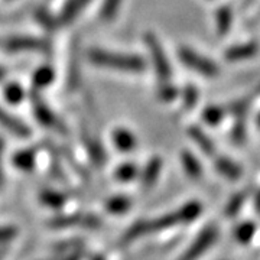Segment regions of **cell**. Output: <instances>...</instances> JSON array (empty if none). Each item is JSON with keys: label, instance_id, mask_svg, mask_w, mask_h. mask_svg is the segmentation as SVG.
Returning <instances> with one entry per match:
<instances>
[{"label": "cell", "instance_id": "obj_1", "mask_svg": "<svg viewBox=\"0 0 260 260\" xmlns=\"http://www.w3.org/2000/svg\"><path fill=\"white\" fill-rule=\"evenodd\" d=\"M87 58L91 64L97 67L109 68L120 73H129V74H140L145 71L146 67L142 56L113 52L106 49H90L87 52Z\"/></svg>", "mask_w": 260, "mask_h": 260}, {"label": "cell", "instance_id": "obj_2", "mask_svg": "<svg viewBox=\"0 0 260 260\" xmlns=\"http://www.w3.org/2000/svg\"><path fill=\"white\" fill-rule=\"evenodd\" d=\"M145 42L148 45L149 55H150V59H152L153 67H155V73L158 74L159 80L162 83H168L171 80L172 70H171V64L168 61L165 51H164L160 42L158 41V38L155 37L153 34H146Z\"/></svg>", "mask_w": 260, "mask_h": 260}, {"label": "cell", "instance_id": "obj_3", "mask_svg": "<svg viewBox=\"0 0 260 260\" xmlns=\"http://www.w3.org/2000/svg\"><path fill=\"white\" fill-rule=\"evenodd\" d=\"M178 55L188 68H191L192 71L198 73V74L205 75V77H215L220 73V70H218L215 62L208 59L207 56L195 52L194 49H191V48L182 47L178 51Z\"/></svg>", "mask_w": 260, "mask_h": 260}, {"label": "cell", "instance_id": "obj_4", "mask_svg": "<svg viewBox=\"0 0 260 260\" xmlns=\"http://www.w3.org/2000/svg\"><path fill=\"white\" fill-rule=\"evenodd\" d=\"M217 234H218L217 225H213V224L207 225L204 230L200 233V236L195 239L194 243L186 249L185 253L182 254V257L179 260L200 259V256L211 247V244L214 243V240L217 239Z\"/></svg>", "mask_w": 260, "mask_h": 260}, {"label": "cell", "instance_id": "obj_5", "mask_svg": "<svg viewBox=\"0 0 260 260\" xmlns=\"http://www.w3.org/2000/svg\"><path fill=\"white\" fill-rule=\"evenodd\" d=\"M32 106H34V113H35V117L37 120L44 124L48 129L58 130V132H65L62 127V123L58 119L55 113L52 112V109L48 106L47 103L44 102L37 93L32 94Z\"/></svg>", "mask_w": 260, "mask_h": 260}, {"label": "cell", "instance_id": "obj_6", "mask_svg": "<svg viewBox=\"0 0 260 260\" xmlns=\"http://www.w3.org/2000/svg\"><path fill=\"white\" fill-rule=\"evenodd\" d=\"M5 48L12 52H26V51H45L47 42L34 37H12L5 41Z\"/></svg>", "mask_w": 260, "mask_h": 260}, {"label": "cell", "instance_id": "obj_7", "mask_svg": "<svg viewBox=\"0 0 260 260\" xmlns=\"http://www.w3.org/2000/svg\"><path fill=\"white\" fill-rule=\"evenodd\" d=\"M91 0H67L64 8L61 10L59 16L56 18L55 25L58 26H67L70 23H73L75 19L81 15V12L85 9V6L90 3Z\"/></svg>", "mask_w": 260, "mask_h": 260}, {"label": "cell", "instance_id": "obj_8", "mask_svg": "<svg viewBox=\"0 0 260 260\" xmlns=\"http://www.w3.org/2000/svg\"><path fill=\"white\" fill-rule=\"evenodd\" d=\"M0 124L5 129L9 130L10 133L19 136V138H28L29 135H30V130H29L28 126L23 121H20L16 117H13L3 107H0Z\"/></svg>", "mask_w": 260, "mask_h": 260}, {"label": "cell", "instance_id": "obj_9", "mask_svg": "<svg viewBox=\"0 0 260 260\" xmlns=\"http://www.w3.org/2000/svg\"><path fill=\"white\" fill-rule=\"evenodd\" d=\"M259 48L257 44L254 42H246L242 45H234L230 49L225 51V59L230 62H237V61H244V59H250L251 56H254L257 54Z\"/></svg>", "mask_w": 260, "mask_h": 260}, {"label": "cell", "instance_id": "obj_10", "mask_svg": "<svg viewBox=\"0 0 260 260\" xmlns=\"http://www.w3.org/2000/svg\"><path fill=\"white\" fill-rule=\"evenodd\" d=\"M51 225L54 227H70V225H87V227H97L100 225V218L94 215H71V217H61L55 218Z\"/></svg>", "mask_w": 260, "mask_h": 260}, {"label": "cell", "instance_id": "obj_11", "mask_svg": "<svg viewBox=\"0 0 260 260\" xmlns=\"http://www.w3.org/2000/svg\"><path fill=\"white\" fill-rule=\"evenodd\" d=\"M160 168H162V160L159 158H153L149 160V164L142 174V188L143 189H150L155 185V182L158 181L159 174H160Z\"/></svg>", "mask_w": 260, "mask_h": 260}, {"label": "cell", "instance_id": "obj_12", "mask_svg": "<svg viewBox=\"0 0 260 260\" xmlns=\"http://www.w3.org/2000/svg\"><path fill=\"white\" fill-rule=\"evenodd\" d=\"M113 142L120 152H130L136 146L135 135L127 129H116L113 132Z\"/></svg>", "mask_w": 260, "mask_h": 260}, {"label": "cell", "instance_id": "obj_13", "mask_svg": "<svg viewBox=\"0 0 260 260\" xmlns=\"http://www.w3.org/2000/svg\"><path fill=\"white\" fill-rule=\"evenodd\" d=\"M215 168L223 177L229 178V179H239L242 177L240 167L230 158H225V156L217 158L215 159Z\"/></svg>", "mask_w": 260, "mask_h": 260}, {"label": "cell", "instance_id": "obj_14", "mask_svg": "<svg viewBox=\"0 0 260 260\" xmlns=\"http://www.w3.org/2000/svg\"><path fill=\"white\" fill-rule=\"evenodd\" d=\"M189 136H191V139L194 140L195 145L201 149L205 155L213 156L214 152H215V146H214V143L211 142V139L205 135L203 130L198 129V127H195L194 126V127L189 129Z\"/></svg>", "mask_w": 260, "mask_h": 260}, {"label": "cell", "instance_id": "obj_15", "mask_svg": "<svg viewBox=\"0 0 260 260\" xmlns=\"http://www.w3.org/2000/svg\"><path fill=\"white\" fill-rule=\"evenodd\" d=\"M54 77H55L54 68L44 65V67L38 68L35 71V74L32 77V84L35 87V90H44V88H47L49 84H52Z\"/></svg>", "mask_w": 260, "mask_h": 260}, {"label": "cell", "instance_id": "obj_16", "mask_svg": "<svg viewBox=\"0 0 260 260\" xmlns=\"http://www.w3.org/2000/svg\"><path fill=\"white\" fill-rule=\"evenodd\" d=\"M215 22H217V34H218V37H224L232 28L233 15L230 8L223 6V8H220V9L217 10Z\"/></svg>", "mask_w": 260, "mask_h": 260}, {"label": "cell", "instance_id": "obj_17", "mask_svg": "<svg viewBox=\"0 0 260 260\" xmlns=\"http://www.w3.org/2000/svg\"><path fill=\"white\" fill-rule=\"evenodd\" d=\"M121 2L123 0H103L102 9H100V15L99 18L103 22H109L117 16L119 10H120Z\"/></svg>", "mask_w": 260, "mask_h": 260}, {"label": "cell", "instance_id": "obj_18", "mask_svg": "<svg viewBox=\"0 0 260 260\" xmlns=\"http://www.w3.org/2000/svg\"><path fill=\"white\" fill-rule=\"evenodd\" d=\"M181 159H182V167L185 169V172L191 178H200L201 177V165L200 162L195 159V156L189 152H182L181 155Z\"/></svg>", "mask_w": 260, "mask_h": 260}, {"label": "cell", "instance_id": "obj_19", "mask_svg": "<svg viewBox=\"0 0 260 260\" xmlns=\"http://www.w3.org/2000/svg\"><path fill=\"white\" fill-rule=\"evenodd\" d=\"M25 97V90L22 88V85L16 83H9L5 87V99L12 104H18L23 100Z\"/></svg>", "mask_w": 260, "mask_h": 260}, {"label": "cell", "instance_id": "obj_20", "mask_svg": "<svg viewBox=\"0 0 260 260\" xmlns=\"http://www.w3.org/2000/svg\"><path fill=\"white\" fill-rule=\"evenodd\" d=\"M254 232H256L254 224L249 221V223L240 224V225L236 229L234 236H236V239H237V242L239 243H249L251 239H253Z\"/></svg>", "mask_w": 260, "mask_h": 260}, {"label": "cell", "instance_id": "obj_21", "mask_svg": "<svg viewBox=\"0 0 260 260\" xmlns=\"http://www.w3.org/2000/svg\"><path fill=\"white\" fill-rule=\"evenodd\" d=\"M15 165L22 169H28L35 162V152L34 150H22L18 155H15Z\"/></svg>", "mask_w": 260, "mask_h": 260}, {"label": "cell", "instance_id": "obj_22", "mask_svg": "<svg viewBox=\"0 0 260 260\" xmlns=\"http://www.w3.org/2000/svg\"><path fill=\"white\" fill-rule=\"evenodd\" d=\"M203 117H204L205 123H208V124H218L220 121L223 120L224 110L221 107L211 106V107H207L205 109Z\"/></svg>", "mask_w": 260, "mask_h": 260}, {"label": "cell", "instance_id": "obj_23", "mask_svg": "<svg viewBox=\"0 0 260 260\" xmlns=\"http://www.w3.org/2000/svg\"><path fill=\"white\" fill-rule=\"evenodd\" d=\"M244 200H246V194H244V192H243V194L234 195L232 200L229 201L227 207H225L224 214H225L227 217H233V215H236V214L240 211V208H242Z\"/></svg>", "mask_w": 260, "mask_h": 260}, {"label": "cell", "instance_id": "obj_24", "mask_svg": "<svg viewBox=\"0 0 260 260\" xmlns=\"http://www.w3.org/2000/svg\"><path fill=\"white\" fill-rule=\"evenodd\" d=\"M177 88L169 83V81L162 84L160 88H159V97H160L164 102H171V100H174V99L177 97Z\"/></svg>", "mask_w": 260, "mask_h": 260}, {"label": "cell", "instance_id": "obj_25", "mask_svg": "<svg viewBox=\"0 0 260 260\" xmlns=\"http://www.w3.org/2000/svg\"><path fill=\"white\" fill-rule=\"evenodd\" d=\"M182 97H184V106H185L186 109H192L195 106V103H197V99H198V91H197V88H195L194 85H188L184 90Z\"/></svg>", "mask_w": 260, "mask_h": 260}, {"label": "cell", "instance_id": "obj_26", "mask_svg": "<svg viewBox=\"0 0 260 260\" xmlns=\"http://www.w3.org/2000/svg\"><path fill=\"white\" fill-rule=\"evenodd\" d=\"M117 178L121 181H129L132 178L136 175V167L135 165H121L117 169Z\"/></svg>", "mask_w": 260, "mask_h": 260}, {"label": "cell", "instance_id": "obj_27", "mask_svg": "<svg viewBox=\"0 0 260 260\" xmlns=\"http://www.w3.org/2000/svg\"><path fill=\"white\" fill-rule=\"evenodd\" d=\"M129 200L127 198H124V197H120V198H114L110 201V204H109V210H112V211H124L127 207H129Z\"/></svg>", "mask_w": 260, "mask_h": 260}, {"label": "cell", "instance_id": "obj_28", "mask_svg": "<svg viewBox=\"0 0 260 260\" xmlns=\"http://www.w3.org/2000/svg\"><path fill=\"white\" fill-rule=\"evenodd\" d=\"M15 229H0V243H5V242H9L12 240L13 237H15Z\"/></svg>", "mask_w": 260, "mask_h": 260}, {"label": "cell", "instance_id": "obj_29", "mask_svg": "<svg viewBox=\"0 0 260 260\" xmlns=\"http://www.w3.org/2000/svg\"><path fill=\"white\" fill-rule=\"evenodd\" d=\"M3 148H5L3 140L0 139V185H2V182H3V174H2V153H3Z\"/></svg>", "mask_w": 260, "mask_h": 260}, {"label": "cell", "instance_id": "obj_30", "mask_svg": "<svg viewBox=\"0 0 260 260\" xmlns=\"http://www.w3.org/2000/svg\"><path fill=\"white\" fill-rule=\"evenodd\" d=\"M5 78H6V71H5V68H3V67H0V83H2Z\"/></svg>", "mask_w": 260, "mask_h": 260}, {"label": "cell", "instance_id": "obj_31", "mask_svg": "<svg viewBox=\"0 0 260 260\" xmlns=\"http://www.w3.org/2000/svg\"><path fill=\"white\" fill-rule=\"evenodd\" d=\"M257 126H259V129H260V114H259V117H257Z\"/></svg>", "mask_w": 260, "mask_h": 260}, {"label": "cell", "instance_id": "obj_32", "mask_svg": "<svg viewBox=\"0 0 260 260\" xmlns=\"http://www.w3.org/2000/svg\"><path fill=\"white\" fill-rule=\"evenodd\" d=\"M8 2H10V0H8Z\"/></svg>", "mask_w": 260, "mask_h": 260}]
</instances>
